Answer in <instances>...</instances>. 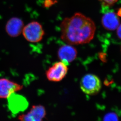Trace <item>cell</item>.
<instances>
[{"mask_svg":"<svg viewBox=\"0 0 121 121\" xmlns=\"http://www.w3.org/2000/svg\"><path fill=\"white\" fill-rule=\"evenodd\" d=\"M60 29L62 40L71 45L89 43L94 38L96 26L93 20L77 12L64 18Z\"/></svg>","mask_w":121,"mask_h":121,"instance_id":"cell-1","label":"cell"},{"mask_svg":"<svg viewBox=\"0 0 121 121\" xmlns=\"http://www.w3.org/2000/svg\"><path fill=\"white\" fill-rule=\"evenodd\" d=\"M102 86V82L100 80L95 74H86L80 81L81 90L87 95H96L100 91Z\"/></svg>","mask_w":121,"mask_h":121,"instance_id":"cell-2","label":"cell"},{"mask_svg":"<svg viewBox=\"0 0 121 121\" xmlns=\"http://www.w3.org/2000/svg\"><path fill=\"white\" fill-rule=\"evenodd\" d=\"M22 33L25 39L31 43L40 42L45 34L42 26L36 21L31 22L26 26Z\"/></svg>","mask_w":121,"mask_h":121,"instance_id":"cell-3","label":"cell"},{"mask_svg":"<svg viewBox=\"0 0 121 121\" xmlns=\"http://www.w3.org/2000/svg\"><path fill=\"white\" fill-rule=\"evenodd\" d=\"M67 65L61 62H56L49 67L46 72L48 80L58 82L62 80L67 75L68 68Z\"/></svg>","mask_w":121,"mask_h":121,"instance_id":"cell-4","label":"cell"},{"mask_svg":"<svg viewBox=\"0 0 121 121\" xmlns=\"http://www.w3.org/2000/svg\"><path fill=\"white\" fill-rule=\"evenodd\" d=\"M23 86L6 79H0V98H8L11 95L21 90Z\"/></svg>","mask_w":121,"mask_h":121,"instance_id":"cell-5","label":"cell"},{"mask_svg":"<svg viewBox=\"0 0 121 121\" xmlns=\"http://www.w3.org/2000/svg\"><path fill=\"white\" fill-rule=\"evenodd\" d=\"M13 93L8 98V107L14 114L24 111L27 108L28 103L25 97Z\"/></svg>","mask_w":121,"mask_h":121,"instance_id":"cell-6","label":"cell"},{"mask_svg":"<svg viewBox=\"0 0 121 121\" xmlns=\"http://www.w3.org/2000/svg\"><path fill=\"white\" fill-rule=\"evenodd\" d=\"M46 114V109L43 106L33 105L27 113L20 115L18 119L22 121H41Z\"/></svg>","mask_w":121,"mask_h":121,"instance_id":"cell-7","label":"cell"},{"mask_svg":"<svg viewBox=\"0 0 121 121\" xmlns=\"http://www.w3.org/2000/svg\"><path fill=\"white\" fill-rule=\"evenodd\" d=\"M71 45L68 44L62 46L58 52V58L61 62L67 65L73 62L77 56V49Z\"/></svg>","mask_w":121,"mask_h":121,"instance_id":"cell-8","label":"cell"},{"mask_svg":"<svg viewBox=\"0 0 121 121\" xmlns=\"http://www.w3.org/2000/svg\"><path fill=\"white\" fill-rule=\"evenodd\" d=\"M24 27V24L22 20L17 17H13L6 24V32L10 37H16L22 32Z\"/></svg>","mask_w":121,"mask_h":121,"instance_id":"cell-9","label":"cell"},{"mask_svg":"<svg viewBox=\"0 0 121 121\" xmlns=\"http://www.w3.org/2000/svg\"><path fill=\"white\" fill-rule=\"evenodd\" d=\"M102 24L103 27L107 30L114 31L120 24V20L114 12H108L102 16Z\"/></svg>","mask_w":121,"mask_h":121,"instance_id":"cell-10","label":"cell"},{"mask_svg":"<svg viewBox=\"0 0 121 121\" xmlns=\"http://www.w3.org/2000/svg\"><path fill=\"white\" fill-rule=\"evenodd\" d=\"M118 117L117 114L114 112H110L106 114L104 118V121H118Z\"/></svg>","mask_w":121,"mask_h":121,"instance_id":"cell-11","label":"cell"},{"mask_svg":"<svg viewBox=\"0 0 121 121\" xmlns=\"http://www.w3.org/2000/svg\"><path fill=\"white\" fill-rule=\"evenodd\" d=\"M104 6L110 7L113 6L120 0H99Z\"/></svg>","mask_w":121,"mask_h":121,"instance_id":"cell-12","label":"cell"},{"mask_svg":"<svg viewBox=\"0 0 121 121\" xmlns=\"http://www.w3.org/2000/svg\"><path fill=\"white\" fill-rule=\"evenodd\" d=\"M117 36L119 39L121 40V24H120L117 29Z\"/></svg>","mask_w":121,"mask_h":121,"instance_id":"cell-13","label":"cell"},{"mask_svg":"<svg viewBox=\"0 0 121 121\" xmlns=\"http://www.w3.org/2000/svg\"><path fill=\"white\" fill-rule=\"evenodd\" d=\"M117 14L118 16L121 17V8H120L119 9V10L118 11V13H117Z\"/></svg>","mask_w":121,"mask_h":121,"instance_id":"cell-14","label":"cell"}]
</instances>
